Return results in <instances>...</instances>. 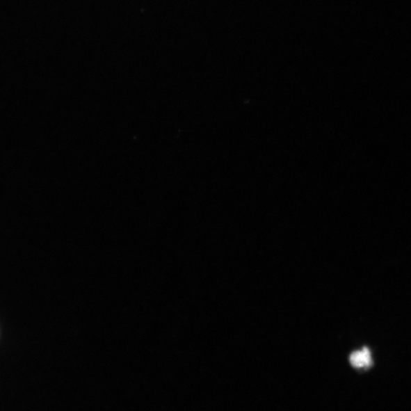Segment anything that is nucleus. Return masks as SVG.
I'll return each instance as SVG.
<instances>
[{"label": "nucleus", "instance_id": "1", "mask_svg": "<svg viewBox=\"0 0 411 411\" xmlns=\"http://www.w3.org/2000/svg\"><path fill=\"white\" fill-rule=\"evenodd\" d=\"M350 362L353 367L357 369L369 368L373 365V359L369 350L364 348L360 351L351 353Z\"/></svg>", "mask_w": 411, "mask_h": 411}]
</instances>
